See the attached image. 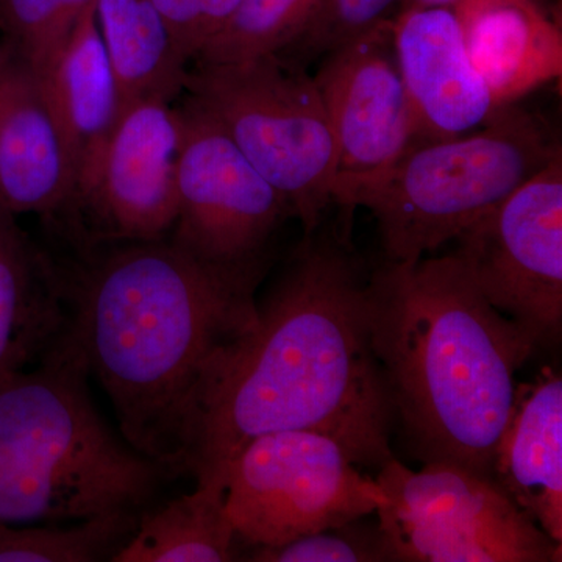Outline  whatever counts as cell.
Returning a JSON list of instances; mask_svg holds the SVG:
<instances>
[{
    "label": "cell",
    "mask_w": 562,
    "mask_h": 562,
    "mask_svg": "<svg viewBox=\"0 0 562 562\" xmlns=\"http://www.w3.org/2000/svg\"><path fill=\"white\" fill-rule=\"evenodd\" d=\"M69 325L63 273L0 209V375L36 364Z\"/></svg>",
    "instance_id": "obj_17"
},
{
    "label": "cell",
    "mask_w": 562,
    "mask_h": 562,
    "mask_svg": "<svg viewBox=\"0 0 562 562\" xmlns=\"http://www.w3.org/2000/svg\"><path fill=\"white\" fill-rule=\"evenodd\" d=\"M140 513L109 514L76 524H0V562L111 561L136 530Z\"/></svg>",
    "instance_id": "obj_21"
},
{
    "label": "cell",
    "mask_w": 562,
    "mask_h": 562,
    "mask_svg": "<svg viewBox=\"0 0 562 562\" xmlns=\"http://www.w3.org/2000/svg\"><path fill=\"white\" fill-rule=\"evenodd\" d=\"M376 509L391 561L560 562L553 541L490 476L430 462L419 472L387 460Z\"/></svg>",
    "instance_id": "obj_7"
},
{
    "label": "cell",
    "mask_w": 562,
    "mask_h": 562,
    "mask_svg": "<svg viewBox=\"0 0 562 562\" xmlns=\"http://www.w3.org/2000/svg\"><path fill=\"white\" fill-rule=\"evenodd\" d=\"M40 77L72 155L79 192L122 111L120 88L95 18V3L85 11L63 49Z\"/></svg>",
    "instance_id": "obj_18"
},
{
    "label": "cell",
    "mask_w": 562,
    "mask_h": 562,
    "mask_svg": "<svg viewBox=\"0 0 562 562\" xmlns=\"http://www.w3.org/2000/svg\"><path fill=\"white\" fill-rule=\"evenodd\" d=\"M561 155L549 122L513 103L482 131L416 144L384 171L333 192V205L349 222L355 210L371 211L384 261H417L454 241Z\"/></svg>",
    "instance_id": "obj_5"
},
{
    "label": "cell",
    "mask_w": 562,
    "mask_h": 562,
    "mask_svg": "<svg viewBox=\"0 0 562 562\" xmlns=\"http://www.w3.org/2000/svg\"><path fill=\"white\" fill-rule=\"evenodd\" d=\"M357 522V520H355ZM355 522L313 532L276 547H251L247 561L258 562H375L391 561L379 525L372 531Z\"/></svg>",
    "instance_id": "obj_25"
},
{
    "label": "cell",
    "mask_w": 562,
    "mask_h": 562,
    "mask_svg": "<svg viewBox=\"0 0 562 562\" xmlns=\"http://www.w3.org/2000/svg\"><path fill=\"white\" fill-rule=\"evenodd\" d=\"M180 149L179 105L144 99L122 109L74 203L94 224L95 238L160 241L171 233L179 206Z\"/></svg>",
    "instance_id": "obj_11"
},
{
    "label": "cell",
    "mask_w": 562,
    "mask_h": 562,
    "mask_svg": "<svg viewBox=\"0 0 562 562\" xmlns=\"http://www.w3.org/2000/svg\"><path fill=\"white\" fill-rule=\"evenodd\" d=\"M392 24L383 22L325 55L313 76L338 155L333 192L384 171L425 143L398 69Z\"/></svg>",
    "instance_id": "obj_12"
},
{
    "label": "cell",
    "mask_w": 562,
    "mask_h": 562,
    "mask_svg": "<svg viewBox=\"0 0 562 562\" xmlns=\"http://www.w3.org/2000/svg\"><path fill=\"white\" fill-rule=\"evenodd\" d=\"M95 0H0V33L13 57L38 76L49 68Z\"/></svg>",
    "instance_id": "obj_23"
},
{
    "label": "cell",
    "mask_w": 562,
    "mask_h": 562,
    "mask_svg": "<svg viewBox=\"0 0 562 562\" xmlns=\"http://www.w3.org/2000/svg\"><path fill=\"white\" fill-rule=\"evenodd\" d=\"M63 280L70 325L122 438L165 471L184 472L206 373L254 324L261 279L211 268L165 238L116 243Z\"/></svg>",
    "instance_id": "obj_2"
},
{
    "label": "cell",
    "mask_w": 562,
    "mask_h": 562,
    "mask_svg": "<svg viewBox=\"0 0 562 562\" xmlns=\"http://www.w3.org/2000/svg\"><path fill=\"white\" fill-rule=\"evenodd\" d=\"M184 94L288 199L303 233L316 231L333 205L338 155L312 74L277 54L192 63Z\"/></svg>",
    "instance_id": "obj_6"
},
{
    "label": "cell",
    "mask_w": 562,
    "mask_h": 562,
    "mask_svg": "<svg viewBox=\"0 0 562 562\" xmlns=\"http://www.w3.org/2000/svg\"><path fill=\"white\" fill-rule=\"evenodd\" d=\"M176 224L169 241L211 268L262 279L291 203L236 147L220 122L184 98Z\"/></svg>",
    "instance_id": "obj_9"
},
{
    "label": "cell",
    "mask_w": 562,
    "mask_h": 562,
    "mask_svg": "<svg viewBox=\"0 0 562 562\" xmlns=\"http://www.w3.org/2000/svg\"><path fill=\"white\" fill-rule=\"evenodd\" d=\"M95 18L120 88L121 105L144 99L176 103L191 65L150 0H98Z\"/></svg>",
    "instance_id": "obj_19"
},
{
    "label": "cell",
    "mask_w": 562,
    "mask_h": 562,
    "mask_svg": "<svg viewBox=\"0 0 562 562\" xmlns=\"http://www.w3.org/2000/svg\"><path fill=\"white\" fill-rule=\"evenodd\" d=\"M338 439L291 430L258 436L225 472V509L244 546L276 547L366 519L386 502Z\"/></svg>",
    "instance_id": "obj_8"
},
{
    "label": "cell",
    "mask_w": 562,
    "mask_h": 562,
    "mask_svg": "<svg viewBox=\"0 0 562 562\" xmlns=\"http://www.w3.org/2000/svg\"><path fill=\"white\" fill-rule=\"evenodd\" d=\"M5 54H7V49H5ZM5 54H3L2 57H0V63H2L3 57H5Z\"/></svg>",
    "instance_id": "obj_29"
},
{
    "label": "cell",
    "mask_w": 562,
    "mask_h": 562,
    "mask_svg": "<svg viewBox=\"0 0 562 562\" xmlns=\"http://www.w3.org/2000/svg\"><path fill=\"white\" fill-rule=\"evenodd\" d=\"M324 224V222H322ZM303 233L243 335L214 358L188 436L184 472L222 476L269 432L338 439L360 465L391 460L394 409L369 324V277L349 222Z\"/></svg>",
    "instance_id": "obj_1"
},
{
    "label": "cell",
    "mask_w": 562,
    "mask_h": 562,
    "mask_svg": "<svg viewBox=\"0 0 562 562\" xmlns=\"http://www.w3.org/2000/svg\"><path fill=\"white\" fill-rule=\"evenodd\" d=\"M469 57L497 106L561 79L560 25L538 0H457Z\"/></svg>",
    "instance_id": "obj_15"
},
{
    "label": "cell",
    "mask_w": 562,
    "mask_h": 562,
    "mask_svg": "<svg viewBox=\"0 0 562 562\" xmlns=\"http://www.w3.org/2000/svg\"><path fill=\"white\" fill-rule=\"evenodd\" d=\"M238 535L225 509V479L198 482L157 509H144L114 562H227L241 560Z\"/></svg>",
    "instance_id": "obj_20"
},
{
    "label": "cell",
    "mask_w": 562,
    "mask_h": 562,
    "mask_svg": "<svg viewBox=\"0 0 562 562\" xmlns=\"http://www.w3.org/2000/svg\"><path fill=\"white\" fill-rule=\"evenodd\" d=\"M457 0H403L402 9H408V7H453ZM401 9V10H402Z\"/></svg>",
    "instance_id": "obj_27"
},
{
    "label": "cell",
    "mask_w": 562,
    "mask_h": 562,
    "mask_svg": "<svg viewBox=\"0 0 562 562\" xmlns=\"http://www.w3.org/2000/svg\"><path fill=\"white\" fill-rule=\"evenodd\" d=\"M168 24L177 49L194 63L232 20L241 0H150Z\"/></svg>",
    "instance_id": "obj_26"
},
{
    "label": "cell",
    "mask_w": 562,
    "mask_h": 562,
    "mask_svg": "<svg viewBox=\"0 0 562 562\" xmlns=\"http://www.w3.org/2000/svg\"><path fill=\"white\" fill-rule=\"evenodd\" d=\"M492 480L553 541L562 543V379L542 372L519 384Z\"/></svg>",
    "instance_id": "obj_16"
},
{
    "label": "cell",
    "mask_w": 562,
    "mask_h": 562,
    "mask_svg": "<svg viewBox=\"0 0 562 562\" xmlns=\"http://www.w3.org/2000/svg\"><path fill=\"white\" fill-rule=\"evenodd\" d=\"M403 0H317L312 18L280 57L301 68L392 21Z\"/></svg>",
    "instance_id": "obj_24"
},
{
    "label": "cell",
    "mask_w": 562,
    "mask_h": 562,
    "mask_svg": "<svg viewBox=\"0 0 562 562\" xmlns=\"http://www.w3.org/2000/svg\"><path fill=\"white\" fill-rule=\"evenodd\" d=\"M395 57L422 139L457 138L503 109L475 69L452 7H408L392 24Z\"/></svg>",
    "instance_id": "obj_13"
},
{
    "label": "cell",
    "mask_w": 562,
    "mask_h": 562,
    "mask_svg": "<svg viewBox=\"0 0 562 562\" xmlns=\"http://www.w3.org/2000/svg\"><path fill=\"white\" fill-rule=\"evenodd\" d=\"M317 0H241L194 63H232L280 54L301 35Z\"/></svg>",
    "instance_id": "obj_22"
},
{
    "label": "cell",
    "mask_w": 562,
    "mask_h": 562,
    "mask_svg": "<svg viewBox=\"0 0 562 562\" xmlns=\"http://www.w3.org/2000/svg\"><path fill=\"white\" fill-rule=\"evenodd\" d=\"M5 54V46H3L2 41H0V57Z\"/></svg>",
    "instance_id": "obj_28"
},
{
    "label": "cell",
    "mask_w": 562,
    "mask_h": 562,
    "mask_svg": "<svg viewBox=\"0 0 562 562\" xmlns=\"http://www.w3.org/2000/svg\"><path fill=\"white\" fill-rule=\"evenodd\" d=\"M77 172L41 77L7 50L0 63V209L54 216L74 209Z\"/></svg>",
    "instance_id": "obj_14"
},
{
    "label": "cell",
    "mask_w": 562,
    "mask_h": 562,
    "mask_svg": "<svg viewBox=\"0 0 562 562\" xmlns=\"http://www.w3.org/2000/svg\"><path fill=\"white\" fill-rule=\"evenodd\" d=\"M484 299L539 346L562 330V155L458 236Z\"/></svg>",
    "instance_id": "obj_10"
},
{
    "label": "cell",
    "mask_w": 562,
    "mask_h": 562,
    "mask_svg": "<svg viewBox=\"0 0 562 562\" xmlns=\"http://www.w3.org/2000/svg\"><path fill=\"white\" fill-rule=\"evenodd\" d=\"M369 324L414 457L492 479L535 339L484 299L457 251L373 269Z\"/></svg>",
    "instance_id": "obj_3"
},
{
    "label": "cell",
    "mask_w": 562,
    "mask_h": 562,
    "mask_svg": "<svg viewBox=\"0 0 562 562\" xmlns=\"http://www.w3.org/2000/svg\"><path fill=\"white\" fill-rule=\"evenodd\" d=\"M90 375L72 325L36 364L0 375V524H76L154 501L169 472L111 430Z\"/></svg>",
    "instance_id": "obj_4"
}]
</instances>
